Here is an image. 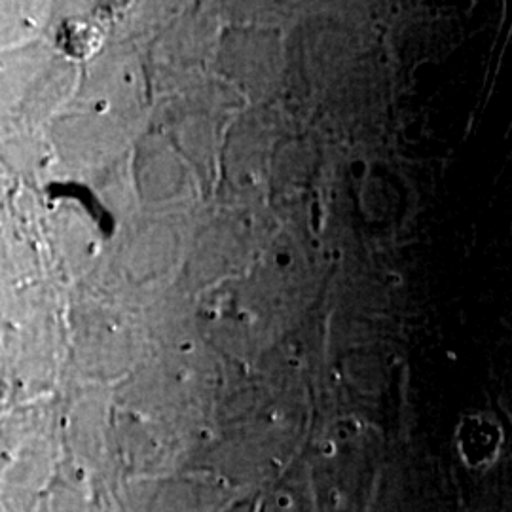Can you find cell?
<instances>
[{
    "label": "cell",
    "instance_id": "cell-1",
    "mask_svg": "<svg viewBox=\"0 0 512 512\" xmlns=\"http://www.w3.org/2000/svg\"><path fill=\"white\" fill-rule=\"evenodd\" d=\"M103 35L99 27L93 25V21L86 19H69L61 27L59 33V44L67 52V55H73L78 59L90 57L97 48L101 46Z\"/></svg>",
    "mask_w": 512,
    "mask_h": 512
}]
</instances>
